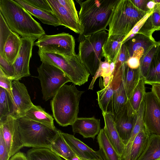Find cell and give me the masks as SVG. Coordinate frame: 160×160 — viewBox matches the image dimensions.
Returning a JSON list of instances; mask_svg holds the SVG:
<instances>
[{
	"label": "cell",
	"instance_id": "cell-1",
	"mask_svg": "<svg viewBox=\"0 0 160 160\" xmlns=\"http://www.w3.org/2000/svg\"><path fill=\"white\" fill-rule=\"evenodd\" d=\"M119 0H78L81 26L79 37L107 30Z\"/></svg>",
	"mask_w": 160,
	"mask_h": 160
},
{
	"label": "cell",
	"instance_id": "cell-2",
	"mask_svg": "<svg viewBox=\"0 0 160 160\" xmlns=\"http://www.w3.org/2000/svg\"><path fill=\"white\" fill-rule=\"evenodd\" d=\"M0 13L11 30L22 38L36 40L45 34L41 24L14 0H0Z\"/></svg>",
	"mask_w": 160,
	"mask_h": 160
},
{
	"label": "cell",
	"instance_id": "cell-3",
	"mask_svg": "<svg viewBox=\"0 0 160 160\" xmlns=\"http://www.w3.org/2000/svg\"><path fill=\"white\" fill-rule=\"evenodd\" d=\"M84 92L74 84H65L52 98L50 103L53 116L59 125H71L78 118L79 103Z\"/></svg>",
	"mask_w": 160,
	"mask_h": 160
},
{
	"label": "cell",
	"instance_id": "cell-4",
	"mask_svg": "<svg viewBox=\"0 0 160 160\" xmlns=\"http://www.w3.org/2000/svg\"><path fill=\"white\" fill-rule=\"evenodd\" d=\"M23 147L50 148L60 130L23 117L16 120Z\"/></svg>",
	"mask_w": 160,
	"mask_h": 160
},
{
	"label": "cell",
	"instance_id": "cell-5",
	"mask_svg": "<svg viewBox=\"0 0 160 160\" xmlns=\"http://www.w3.org/2000/svg\"><path fill=\"white\" fill-rule=\"evenodd\" d=\"M148 12L138 8L131 0H119L109 24L108 36H127Z\"/></svg>",
	"mask_w": 160,
	"mask_h": 160
},
{
	"label": "cell",
	"instance_id": "cell-6",
	"mask_svg": "<svg viewBox=\"0 0 160 160\" xmlns=\"http://www.w3.org/2000/svg\"><path fill=\"white\" fill-rule=\"evenodd\" d=\"M108 33L104 30L92 34L79 37L78 52L80 60L86 69L94 76L103 57L102 48Z\"/></svg>",
	"mask_w": 160,
	"mask_h": 160
},
{
	"label": "cell",
	"instance_id": "cell-7",
	"mask_svg": "<svg viewBox=\"0 0 160 160\" xmlns=\"http://www.w3.org/2000/svg\"><path fill=\"white\" fill-rule=\"evenodd\" d=\"M41 61L54 65L62 70L75 85L81 86L88 81L90 75L78 54L66 57L58 54L38 50Z\"/></svg>",
	"mask_w": 160,
	"mask_h": 160
},
{
	"label": "cell",
	"instance_id": "cell-8",
	"mask_svg": "<svg viewBox=\"0 0 160 160\" xmlns=\"http://www.w3.org/2000/svg\"><path fill=\"white\" fill-rule=\"evenodd\" d=\"M37 71L43 99L46 101L52 98L64 85L72 82L70 79L62 70L48 63L42 62Z\"/></svg>",
	"mask_w": 160,
	"mask_h": 160
},
{
	"label": "cell",
	"instance_id": "cell-9",
	"mask_svg": "<svg viewBox=\"0 0 160 160\" xmlns=\"http://www.w3.org/2000/svg\"><path fill=\"white\" fill-rule=\"evenodd\" d=\"M34 45L38 47V50L43 52L58 54L66 57L76 55L74 38L68 33L45 34L38 38Z\"/></svg>",
	"mask_w": 160,
	"mask_h": 160
},
{
	"label": "cell",
	"instance_id": "cell-10",
	"mask_svg": "<svg viewBox=\"0 0 160 160\" xmlns=\"http://www.w3.org/2000/svg\"><path fill=\"white\" fill-rule=\"evenodd\" d=\"M144 100L145 128L150 134L160 136V101L152 91L146 92Z\"/></svg>",
	"mask_w": 160,
	"mask_h": 160
},
{
	"label": "cell",
	"instance_id": "cell-11",
	"mask_svg": "<svg viewBox=\"0 0 160 160\" xmlns=\"http://www.w3.org/2000/svg\"><path fill=\"white\" fill-rule=\"evenodd\" d=\"M36 40L32 38H21L20 49L13 64L14 68V74L12 78L13 80H19L22 78L30 75L29 62Z\"/></svg>",
	"mask_w": 160,
	"mask_h": 160
},
{
	"label": "cell",
	"instance_id": "cell-12",
	"mask_svg": "<svg viewBox=\"0 0 160 160\" xmlns=\"http://www.w3.org/2000/svg\"><path fill=\"white\" fill-rule=\"evenodd\" d=\"M0 132L2 135L11 158L23 147L16 119L8 116L0 121Z\"/></svg>",
	"mask_w": 160,
	"mask_h": 160
},
{
	"label": "cell",
	"instance_id": "cell-13",
	"mask_svg": "<svg viewBox=\"0 0 160 160\" xmlns=\"http://www.w3.org/2000/svg\"><path fill=\"white\" fill-rule=\"evenodd\" d=\"M12 87L13 110L9 116L17 120L23 117L34 104L23 83L19 80H13Z\"/></svg>",
	"mask_w": 160,
	"mask_h": 160
},
{
	"label": "cell",
	"instance_id": "cell-14",
	"mask_svg": "<svg viewBox=\"0 0 160 160\" xmlns=\"http://www.w3.org/2000/svg\"><path fill=\"white\" fill-rule=\"evenodd\" d=\"M112 83L114 93L110 106L111 111L115 116L127 104L128 100L121 65L116 68Z\"/></svg>",
	"mask_w": 160,
	"mask_h": 160
},
{
	"label": "cell",
	"instance_id": "cell-15",
	"mask_svg": "<svg viewBox=\"0 0 160 160\" xmlns=\"http://www.w3.org/2000/svg\"><path fill=\"white\" fill-rule=\"evenodd\" d=\"M127 104L115 116L116 129L125 146L130 138L138 114L137 113L133 115L129 114Z\"/></svg>",
	"mask_w": 160,
	"mask_h": 160
},
{
	"label": "cell",
	"instance_id": "cell-16",
	"mask_svg": "<svg viewBox=\"0 0 160 160\" xmlns=\"http://www.w3.org/2000/svg\"><path fill=\"white\" fill-rule=\"evenodd\" d=\"M104 121L103 128L110 142L119 156L121 160L124 153L125 145L120 138L116 129L115 116L111 111L102 112Z\"/></svg>",
	"mask_w": 160,
	"mask_h": 160
},
{
	"label": "cell",
	"instance_id": "cell-17",
	"mask_svg": "<svg viewBox=\"0 0 160 160\" xmlns=\"http://www.w3.org/2000/svg\"><path fill=\"white\" fill-rule=\"evenodd\" d=\"M125 43L130 57L137 56L141 58L146 52L155 46L160 45L154 39L142 34L137 33Z\"/></svg>",
	"mask_w": 160,
	"mask_h": 160
},
{
	"label": "cell",
	"instance_id": "cell-18",
	"mask_svg": "<svg viewBox=\"0 0 160 160\" xmlns=\"http://www.w3.org/2000/svg\"><path fill=\"white\" fill-rule=\"evenodd\" d=\"M72 131L78 133L84 138L94 139L100 130V120L95 117L78 118L71 125Z\"/></svg>",
	"mask_w": 160,
	"mask_h": 160
},
{
	"label": "cell",
	"instance_id": "cell-19",
	"mask_svg": "<svg viewBox=\"0 0 160 160\" xmlns=\"http://www.w3.org/2000/svg\"><path fill=\"white\" fill-rule=\"evenodd\" d=\"M53 12L59 20L61 25L65 26L75 33L80 34L81 26L80 20L73 17L58 1L47 0Z\"/></svg>",
	"mask_w": 160,
	"mask_h": 160
},
{
	"label": "cell",
	"instance_id": "cell-20",
	"mask_svg": "<svg viewBox=\"0 0 160 160\" xmlns=\"http://www.w3.org/2000/svg\"><path fill=\"white\" fill-rule=\"evenodd\" d=\"M62 134L74 153L80 158L103 160L99 152L95 151L74 136L62 132Z\"/></svg>",
	"mask_w": 160,
	"mask_h": 160
},
{
	"label": "cell",
	"instance_id": "cell-21",
	"mask_svg": "<svg viewBox=\"0 0 160 160\" xmlns=\"http://www.w3.org/2000/svg\"><path fill=\"white\" fill-rule=\"evenodd\" d=\"M125 37L120 35H111L103 44L102 48L103 57L109 63L113 62L115 64Z\"/></svg>",
	"mask_w": 160,
	"mask_h": 160
},
{
	"label": "cell",
	"instance_id": "cell-22",
	"mask_svg": "<svg viewBox=\"0 0 160 160\" xmlns=\"http://www.w3.org/2000/svg\"><path fill=\"white\" fill-rule=\"evenodd\" d=\"M31 15L38 19L42 23L54 27L61 25L60 22L53 12H50L33 7L23 0H14Z\"/></svg>",
	"mask_w": 160,
	"mask_h": 160
},
{
	"label": "cell",
	"instance_id": "cell-23",
	"mask_svg": "<svg viewBox=\"0 0 160 160\" xmlns=\"http://www.w3.org/2000/svg\"><path fill=\"white\" fill-rule=\"evenodd\" d=\"M21 44V38L18 34L12 31L5 42L2 56L8 63L13 64L18 55Z\"/></svg>",
	"mask_w": 160,
	"mask_h": 160
},
{
	"label": "cell",
	"instance_id": "cell-24",
	"mask_svg": "<svg viewBox=\"0 0 160 160\" xmlns=\"http://www.w3.org/2000/svg\"><path fill=\"white\" fill-rule=\"evenodd\" d=\"M98 135L97 139L99 148L98 151L103 160H121L104 129H101Z\"/></svg>",
	"mask_w": 160,
	"mask_h": 160
},
{
	"label": "cell",
	"instance_id": "cell-25",
	"mask_svg": "<svg viewBox=\"0 0 160 160\" xmlns=\"http://www.w3.org/2000/svg\"><path fill=\"white\" fill-rule=\"evenodd\" d=\"M121 68L125 91L128 99L141 78L140 68L132 69L128 66L127 63L121 65Z\"/></svg>",
	"mask_w": 160,
	"mask_h": 160
},
{
	"label": "cell",
	"instance_id": "cell-26",
	"mask_svg": "<svg viewBox=\"0 0 160 160\" xmlns=\"http://www.w3.org/2000/svg\"><path fill=\"white\" fill-rule=\"evenodd\" d=\"M144 79L141 78L127 102V108L129 114L137 113L146 93Z\"/></svg>",
	"mask_w": 160,
	"mask_h": 160
},
{
	"label": "cell",
	"instance_id": "cell-27",
	"mask_svg": "<svg viewBox=\"0 0 160 160\" xmlns=\"http://www.w3.org/2000/svg\"><path fill=\"white\" fill-rule=\"evenodd\" d=\"M160 30V3H157L152 12L149 16L138 33L153 38V32Z\"/></svg>",
	"mask_w": 160,
	"mask_h": 160
},
{
	"label": "cell",
	"instance_id": "cell-28",
	"mask_svg": "<svg viewBox=\"0 0 160 160\" xmlns=\"http://www.w3.org/2000/svg\"><path fill=\"white\" fill-rule=\"evenodd\" d=\"M23 117L53 128H56L54 124V119L52 116L46 112L39 106L33 105Z\"/></svg>",
	"mask_w": 160,
	"mask_h": 160
},
{
	"label": "cell",
	"instance_id": "cell-29",
	"mask_svg": "<svg viewBox=\"0 0 160 160\" xmlns=\"http://www.w3.org/2000/svg\"><path fill=\"white\" fill-rule=\"evenodd\" d=\"M160 158V136L150 134L142 154L137 160H158Z\"/></svg>",
	"mask_w": 160,
	"mask_h": 160
},
{
	"label": "cell",
	"instance_id": "cell-30",
	"mask_svg": "<svg viewBox=\"0 0 160 160\" xmlns=\"http://www.w3.org/2000/svg\"><path fill=\"white\" fill-rule=\"evenodd\" d=\"M49 149L65 160H71L75 155L64 139L60 130Z\"/></svg>",
	"mask_w": 160,
	"mask_h": 160
},
{
	"label": "cell",
	"instance_id": "cell-31",
	"mask_svg": "<svg viewBox=\"0 0 160 160\" xmlns=\"http://www.w3.org/2000/svg\"><path fill=\"white\" fill-rule=\"evenodd\" d=\"M145 84H160V45L155 52L144 79Z\"/></svg>",
	"mask_w": 160,
	"mask_h": 160
},
{
	"label": "cell",
	"instance_id": "cell-32",
	"mask_svg": "<svg viewBox=\"0 0 160 160\" xmlns=\"http://www.w3.org/2000/svg\"><path fill=\"white\" fill-rule=\"evenodd\" d=\"M150 135L145 128L139 132L133 142L130 160H137L139 158L144 150Z\"/></svg>",
	"mask_w": 160,
	"mask_h": 160
},
{
	"label": "cell",
	"instance_id": "cell-33",
	"mask_svg": "<svg viewBox=\"0 0 160 160\" xmlns=\"http://www.w3.org/2000/svg\"><path fill=\"white\" fill-rule=\"evenodd\" d=\"M26 155L28 160H64L46 148H32L28 151Z\"/></svg>",
	"mask_w": 160,
	"mask_h": 160
},
{
	"label": "cell",
	"instance_id": "cell-34",
	"mask_svg": "<svg viewBox=\"0 0 160 160\" xmlns=\"http://www.w3.org/2000/svg\"><path fill=\"white\" fill-rule=\"evenodd\" d=\"M13 110L12 98L7 90L0 87V121L10 116Z\"/></svg>",
	"mask_w": 160,
	"mask_h": 160
},
{
	"label": "cell",
	"instance_id": "cell-35",
	"mask_svg": "<svg viewBox=\"0 0 160 160\" xmlns=\"http://www.w3.org/2000/svg\"><path fill=\"white\" fill-rule=\"evenodd\" d=\"M113 93L112 81L107 87L97 92L98 103L102 112H105L108 111V109L110 105Z\"/></svg>",
	"mask_w": 160,
	"mask_h": 160
},
{
	"label": "cell",
	"instance_id": "cell-36",
	"mask_svg": "<svg viewBox=\"0 0 160 160\" xmlns=\"http://www.w3.org/2000/svg\"><path fill=\"white\" fill-rule=\"evenodd\" d=\"M159 46L156 45L153 47L144 54L140 59L139 68L141 78H142L144 79L146 77L152 58Z\"/></svg>",
	"mask_w": 160,
	"mask_h": 160
},
{
	"label": "cell",
	"instance_id": "cell-37",
	"mask_svg": "<svg viewBox=\"0 0 160 160\" xmlns=\"http://www.w3.org/2000/svg\"><path fill=\"white\" fill-rule=\"evenodd\" d=\"M12 31L0 13V55L2 56L4 47Z\"/></svg>",
	"mask_w": 160,
	"mask_h": 160
},
{
	"label": "cell",
	"instance_id": "cell-38",
	"mask_svg": "<svg viewBox=\"0 0 160 160\" xmlns=\"http://www.w3.org/2000/svg\"><path fill=\"white\" fill-rule=\"evenodd\" d=\"M0 69L8 78L12 79L14 74V68L13 64L8 63L1 55H0Z\"/></svg>",
	"mask_w": 160,
	"mask_h": 160
},
{
	"label": "cell",
	"instance_id": "cell-39",
	"mask_svg": "<svg viewBox=\"0 0 160 160\" xmlns=\"http://www.w3.org/2000/svg\"><path fill=\"white\" fill-rule=\"evenodd\" d=\"M28 4L36 8L50 12H53L47 0H23Z\"/></svg>",
	"mask_w": 160,
	"mask_h": 160
},
{
	"label": "cell",
	"instance_id": "cell-40",
	"mask_svg": "<svg viewBox=\"0 0 160 160\" xmlns=\"http://www.w3.org/2000/svg\"><path fill=\"white\" fill-rule=\"evenodd\" d=\"M13 81L8 78L0 69V87L7 90L12 98V83Z\"/></svg>",
	"mask_w": 160,
	"mask_h": 160
},
{
	"label": "cell",
	"instance_id": "cell-41",
	"mask_svg": "<svg viewBox=\"0 0 160 160\" xmlns=\"http://www.w3.org/2000/svg\"><path fill=\"white\" fill-rule=\"evenodd\" d=\"M58 2L73 17L79 20V16L72 0H58Z\"/></svg>",
	"mask_w": 160,
	"mask_h": 160
},
{
	"label": "cell",
	"instance_id": "cell-42",
	"mask_svg": "<svg viewBox=\"0 0 160 160\" xmlns=\"http://www.w3.org/2000/svg\"><path fill=\"white\" fill-rule=\"evenodd\" d=\"M130 56L127 47L124 43L121 46L120 53L115 63L116 65H122L126 63Z\"/></svg>",
	"mask_w": 160,
	"mask_h": 160
},
{
	"label": "cell",
	"instance_id": "cell-43",
	"mask_svg": "<svg viewBox=\"0 0 160 160\" xmlns=\"http://www.w3.org/2000/svg\"><path fill=\"white\" fill-rule=\"evenodd\" d=\"M10 158L2 134L0 132V160H9Z\"/></svg>",
	"mask_w": 160,
	"mask_h": 160
},
{
	"label": "cell",
	"instance_id": "cell-44",
	"mask_svg": "<svg viewBox=\"0 0 160 160\" xmlns=\"http://www.w3.org/2000/svg\"><path fill=\"white\" fill-rule=\"evenodd\" d=\"M140 58L136 56L130 57L127 62V64L132 69H137L140 66Z\"/></svg>",
	"mask_w": 160,
	"mask_h": 160
},
{
	"label": "cell",
	"instance_id": "cell-45",
	"mask_svg": "<svg viewBox=\"0 0 160 160\" xmlns=\"http://www.w3.org/2000/svg\"><path fill=\"white\" fill-rule=\"evenodd\" d=\"M131 1L133 4L140 10L147 12H150L147 7V3L148 0H131Z\"/></svg>",
	"mask_w": 160,
	"mask_h": 160
},
{
	"label": "cell",
	"instance_id": "cell-46",
	"mask_svg": "<svg viewBox=\"0 0 160 160\" xmlns=\"http://www.w3.org/2000/svg\"><path fill=\"white\" fill-rule=\"evenodd\" d=\"M9 160H28L26 154L21 152H18L11 157Z\"/></svg>",
	"mask_w": 160,
	"mask_h": 160
},
{
	"label": "cell",
	"instance_id": "cell-47",
	"mask_svg": "<svg viewBox=\"0 0 160 160\" xmlns=\"http://www.w3.org/2000/svg\"><path fill=\"white\" fill-rule=\"evenodd\" d=\"M151 86V91L156 95L160 101V84L154 83Z\"/></svg>",
	"mask_w": 160,
	"mask_h": 160
},
{
	"label": "cell",
	"instance_id": "cell-48",
	"mask_svg": "<svg viewBox=\"0 0 160 160\" xmlns=\"http://www.w3.org/2000/svg\"><path fill=\"white\" fill-rule=\"evenodd\" d=\"M113 76H112L111 75H109L103 77V80L102 82L103 86L102 88L107 87L110 84L113 78Z\"/></svg>",
	"mask_w": 160,
	"mask_h": 160
},
{
	"label": "cell",
	"instance_id": "cell-49",
	"mask_svg": "<svg viewBox=\"0 0 160 160\" xmlns=\"http://www.w3.org/2000/svg\"><path fill=\"white\" fill-rule=\"evenodd\" d=\"M156 4L153 0H148L147 3V7L148 11L149 12L153 11Z\"/></svg>",
	"mask_w": 160,
	"mask_h": 160
},
{
	"label": "cell",
	"instance_id": "cell-50",
	"mask_svg": "<svg viewBox=\"0 0 160 160\" xmlns=\"http://www.w3.org/2000/svg\"><path fill=\"white\" fill-rule=\"evenodd\" d=\"M71 160H80V159L78 156L75 154L72 157Z\"/></svg>",
	"mask_w": 160,
	"mask_h": 160
},
{
	"label": "cell",
	"instance_id": "cell-51",
	"mask_svg": "<svg viewBox=\"0 0 160 160\" xmlns=\"http://www.w3.org/2000/svg\"><path fill=\"white\" fill-rule=\"evenodd\" d=\"M80 158V157H79ZM80 160H97V159H88L84 158H80Z\"/></svg>",
	"mask_w": 160,
	"mask_h": 160
},
{
	"label": "cell",
	"instance_id": "cell-52",
	"mask_svg": "<svg viewBox=\"0 0 160 160\" xmlns=\"http://www.w3.org/2000/svg\"><path fill=\"white\" fill-rule=\"evenodd\" d=\"M153 1L156 3H160V0H153Z\"/></svg>",
	"mask_w": 160,
	"mask_h": 160
},
{
	"label": "cell",
	"instance_id": "cell-53",
	"mask_svg": "<svg viewBox=\"0 0 160 160\" xmlns=\"http://www.w3.org/2000/svg\"><path fill=\"white\" fill-rule=\"evenodd\" d=\"M159 160H160V158L159 159Z\"/></svg>",
	"mask_w": 160,
	"mask_h": 160
},
{
	"label": "cell",
	"instance_id": "cell-54",
	"mask_svg": "<svg viewBox=\"0 0 160 160\" xmlns=\"http://www.w3.org/2000/svg\"></svg>",
	"mask_w": 160,
	"mask_h": 160
}]
</instances>
